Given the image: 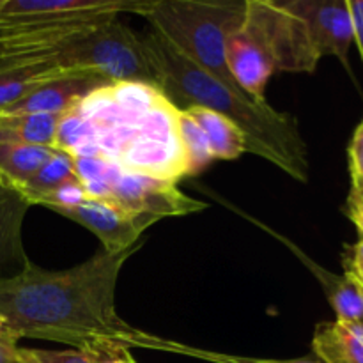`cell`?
Masks as SVG:
<instances>
[{
  "label": "cell",
  "instance_id": "6da1fadb",
  "mask_svg": "<svg viewBox=\"0 0 363 363\" xmlns=\"http://www.w3.org/2000/svg\"><path fill=\"white\" fill-rule=\"evenodd\" d=\"M140 247L123 252L99 248L69 269H45L28 262L18 275L2 279L4 332L16 340H53L82 351L121 346L169 353L172 340L135 328L117 314L121 268Z\"/></svg>",
  "mask_w": 363,
  "mask_h": 363
},
{
  "label": "cell",
  "instance_id": "7a4b0ae2",
  "mask_svg": "<svg viewBox=\"0 0 363 363\" xmlns=\"http://www.w3.org/2000/svg\"><path fill=\"white\" fill-rule=\"evenodd\" d=\"M179 112L155 85L116 82L60 117L53 149L177 183L188 176Z\"/></svg>",
  "mask_w": 363,
  "mask_h": 363
},
{
  "label": "cell",
  "instance_id": "3957f363",
  "mask_svg": "<svg viewBox=\"0 0 363 363\" xmlns=\"http://www.w3.org/2000/svg\"><path fill=\"white\" fill-rule=\"evenodd\" d=\"M160 91L177 108L202 106L233 121L247 138V152L279 167L300 183L311 177L308 147L296 117L275 110L268 103H255L201 69L174 50L158 32L140 35Z\"/></svg>",
  "mask_w": 363,
  "mask_h": 363
},
{
  "label": "cell",
  "instance_id": "277c9868",
  "mask_svg": "<svg viewBox=\"0 0 363 363\" xmlns=\"http://www.w3.org/2000/svg\"><path fill=\"white\" fill-rule=\"evenodd\" d=\"M227 66L238 87L266 101V85L277 71L314 73L321 60L307 27L277 0H247L243 23L227 39Z\"/></svg>",
  "mask_w": 363,
  "mask_h": 363
},
{
  "label": "cell",
  "instance_id": "5b68a950",
  "mask_svg": "<svg viewBox=\"0 0 363 363\" xmlns=\"http://www.w3.org/2000/svg\"><path fill=\"white\" fill-rule=\"evenodd\" d=\"M245 13L247 2L152 0L140 16L181 55L243 92L227 66L225 46L227 39L243 23Z\"/></svg>",
  "mask_w": 363,
  "mask_h": 363
},
{
  "label": "cell",
  "instance_id": "8992f818",
  "mask_svg": "<svg viewBox=\"0 0 363 363\" xmlns=\"http://www.w3.org/2000/svg\"><path fill=\"white\" fill-rule=\"evenodd\" d=\"M74 170L89 199L108 202L131 215L160 222L208 209L206 202L183 194L176 181L126 172L101 158H74Z\"/></svg>",
  "mask_w": 363,
  "mask_h": 363
},
{
  "label": "cell",
  "instance_id": "52a82bcc",
  "mask_svg": "<svg viewBox=\"0 0 363 363\" xmlns=\"http://www.w3.org/2000/svg\"><path fill=\"white\" fill-rule=\"evenodd\" d=\"M59 64L67 69L99 74L110 82L158 87L140 35L117 18L103 21L64 46L59 52Z\"/></svg>",
  "mask_w": 363,
  "mask_h": 363
},
{
  "label": "cell",
  "instance_id": "ba28073f",
  "mask_svg": "<svg viewBox=\"0 0 363 363\" xmlns=\"http://www.w3.org/2000/svg\"><path fill=\"white\" fill-rule=\"evenodd\" d=\"M307 27L319 57H337L350 69L353 20L347 0H287L279 2Z\"/></svg>",
  "mask_w": 363,
  "mask_h": 363
},
{
  "label": "cell",
  "instance_id": "9c48e42d",
  "mask_svg": "<svg viewBox=\"0 0 363 363\" xmlns=\"http://www.w3.org/2000/svg\"><path fill=\"white\" fill-rule=\"evenodd\" d=\"M53 213L66 216L91 230L101 241V248L106 252H123L142 243V233L158 222L147 216L131 215L96 199H85L80 204L55 209Z\"/></svg>",
  "mask_w": 363,
  "mask_h": 363
},
{
  "label": "cell",
  "instance_id": "30bf717a",
  "mask_svg": "<svg viewBox=\"0 0 363 363\" xmlns=\"http://www.w3.org/2000/svg\"><path fill=\"white\" fill-rule=\"evenodd\" d=\"M110 84H116V82H110L99 74L87 73V71H74V73L57 78V80L35 89L4 112L64 116L71 108H74L78 103L84 101L87 96H91L92 92L99 91Z\"/></svg>",
  "mask_w": 363,
  "mask_h": 363
},
{
  "label": "cell",
  "instance_id": "8fae6325",
  "mask_svg": "<svg viewBox=\"0 0 363 363\" xmlns=\"http://www.w3.org/2000/svg\"><path fill=\"white\" fill-rule=\"evenodd\" d=\"M250 222H254L255 225H259L261 229L268 230L272 236H275L277 240L282 241L301 262L308 268V272L315 277L319 284H321L323 291H325L326 298H328L330 305H332L333 312H335L337 319L335 321L344 323V325H362L363 323V293L354 286L353 282L346 279L344 275H337V273H332L330 269L319 266L314 259L308 257L300 247L293 243L291 240L284 238L282 234L275 233L272 227L264 225L259 220L252 218V216H247Z\"/></svg>",
  "mask_w": 363,
  "mask_h": 363
},
{
  "label": "cell",
  "instance_id": "7c38bea8",
  "mask_svg": "<svg viewBox=\"0 0 363 363\" xmlns=\"http://www.w3.org/2000/svg\"><path fill=\"white\" fill-rule=\"evenodd\" d=\"M149 2L138 0H0L4 16H74V14H142Z\"/></svg>",
  "mask_w": 363,
  "mask_h": 363
},
{
  "label": "cell",
  "instance_id": "4fadbf2b",
  "mask_svg": "<svg viewBox=\"0 0 363 363\" xmlns=\"http://www.w3.org/2000/svg\"><path fill=\"white\" fill-rule=\"evenodd\" d=\"M28 208L18 191L0 184V280L18 275L30 262L21 240Z\"/></svg>",
  "mask_w": 363,
  "mask_h": 363
},
{
  "label": "cell",
  "instance_id": "5bb4252c",
  "mask_svg": "<svg viewBox=\"0 0 363 363\" xmlns=\"http://www.w3.org/2000/svg\"><path fill=\"white\" fill-rule=\"evenodd\" d=\"M184 112L201 126L211 149L213 160L230 162L247 152V138L233 121L202 106H188Z\"/></svg>",
  "mask_w": 363,
  "mask_h": 363
},
{
  "label": "cell",
  "instance_id": "9a60e30c",
  "mask_svg": "<svg viewBox=\"0 0 363 363\" xmlns=\"http://www.w3.org/2000/svg\"><path fill=\"white\" fill-rule=\"evenodd\" d=\"M53 155V147L0 142V184L18 191Z\"/></svg>",
  "mask_w": 363,
  "mask_h": 363
},
{
  "label": "cell",
  "instance_id": "2e32d148",
  "mask_svg": "<svg viewBox=\"0 0 363 363\" xmlns=\"http://www.w3.org/2000/svg\"><path fill=\"white\" fill-rule=\"evenodd\" d=\"M312 351L323 363H363V337L344 323H319L312 337Z\"/></svg>",
  "mask_w": 363,
  "mask_h": 363
},
{
  "label": "cell",
  "instance_id": "e0dca14e",
  "mask_svg": "<svg viewBox=\"0 0 363 363\" xmlns=\"http://www.w3.org/2000/svg\"><path fill=\"white\" fill-rule=\"evenodd\" d=\"M60 117L62 116L0 112V142L53 147Z\"/></svg>",
  "mask_w": 363,
  "mask_h": 363
},
{
  "label": "cell",
  "instance_id": "ac0fdd59",
  "mask_svg": "<svg viewBox=\"0 0 363 363\" xmlns=\"http://www.w3.org/2000/svg\"><path fill=\"white\" fill-rule=\"evenodd\" d=\"M77 69H67L59 64V53L48 62L38 64V66L25 67V69H14L0 73V112L7 110L30 94L35 89L50 84V82L62 78L66 74L74 73Z\"/></svg>",
  "mask_w": 363,
  "mask_h": 363
},
{
  "label": "cell",
  "instance_id": "d6986e66",
  "mask_svg": "<svg viewBox=\"0 0 363 363\" xmlns=\"http://www.w3.org/2000/svg\"><path fill=\"white\" fill-rule=\"evenodd\" d=\"M73 181H78L77 170H74V156H71L69 152L57 151L55 149V155L39 169V172L23 188L18 190V194L28 204L34 206V202L41 195L48 194V191L55 190V188L62 186V184L73 183Z\"/></svg>",
  "mask_w": 363,
  "mask_h": 363
},
{
  "label": "cell",
  "instance_id": "ffe728a7",
  "mask_svg": "<svg viewBox=\"0 0 363 363\" xmlns=\"http://www.w3.org/2000/svg\"><path fill=\"white\" fill-rule=\"evenodd\" d=\"M179 137L181 144H183L184 155H186V165H188V176L201 172L202 169L213 162L211 149H209L206 135L202 133L201 126L188 116L184 110L179 112Z\"/></svg>",
  "mask_w": 363,
  "mask_h": 363
},
{
  "label": "cell",
  "instance_id": "44dd1931",
  "mask_svg": "<svg viewBox=\"0 0 363 363\" xmlns=\"http://www.w3.org/2000/svg\"><path fill=\"white\" fill-rule=\"evenodd\" d=\"M169 353L172 354H183V357L199 358V360L211 362V363H323L314 354L311 357L301 358H291V360H279V358H254V357H243V354H227V353H215V351H204L199 347L186 346L172 340Z\"/></svg>",
  "mask_w": 363,
  "mask_h": 363
},
{
  "label": "cell",
  "instance_id": "7402d4cb",
  "mask_svg": "<svg viewBox=\"0 0 363 363\" xmlns=\"http://www.w3.org/2000/svg\"><path fill=\"white\" fill-rule=\"evenodd\" d=\"M18 363H91V353L82 350L48 351L18 347Z\"/></svg>",
  "mask_w": 363,
  "mask_h": 363
},
{
  "label": "cell",
  "instance_id": "603a6c76",
  "mask_svg": "<svg viewBox=\"0 0 363 363\" xmlns=\"http://www.w3.org/2000/svg\"><path fill=\"white\" fill-rule=\"evenodd\" d=\"M85 199H89L87 191H85L84 184L80 183V179H78V181H73V183L62 184V186L41 195V197L34 202V206H45V208L55 211V209L71 208V206L80 204V202H84Z\"/></svg>",
  "mask_w": 363,
  "mask_h": 363
},
{
  "label": "cell",
  "instance_id": "cb8c5ba5",
  "mask_svg": "<svg viewBox=\"0 0 363 363\" xmlns=\"http://www.w3.org/2000/svg\"><path fill=\"white\" fill-rule=\"evenodd\" d=\"M347 156H350L351 176V191L347 201H353L363 195V121L354 130L350 147H347Z\"/></svg>",
  "mask_w": 363,
  "mask_h": 363
},
{
  "label": "cell",
  "instance_id": "d4e9b609",
  "mask_svg": "<svg viewBox=\"0 0 363 363\" xmlns=\"http://www.w3.org/2000/svg\"><path fill=\"white\" fill-rule=\"evenodd\" d=\"M344 277L363 293V238L353 245H346L342 250Z\"/></svg>",
  "mask_w": 363,
  "mask_h": 363
},
{
  "label": "cell",
  "instance_id": "484cf974",
  "mask_svg": "<svg viewBox=\"0 0 363 363\" xmlns=\"http://www.w3.org/2000/svg\"><path fill=\"white\" fill-rule=\"evenodd\" d=\"M89 353H91V363H137L130 354V350L121 346L99 347Z\"/></svg>",
  "mask_w": 363,
  "mask_h": 363
},
{
  "label": "cell",
  "instance_id": "4316f807",
  "mask_svg": "<svg viewBox=\"0 0 363 363\" xmlns=\"http://www.w3.org/2000/svg\"><path fill=\"white\" fill-rule=\"evenodd\" d=\"M347 2H350L351 20H353V43L358 46L363 62V0H347Z\"/></svg>",
  "mask_w": 363,
  "mask_h": 363
},
{
  "label": "cell",
  "instance_id": "83f0119b",
  "mask_svg": "<svg viewBox=\"0 0 363 363\" xmlns=\"http://www.w3.org/2000/svg\"><path fill=\"white\" fill-rule=\"evenodd\" d=\"M0 363H18V340L0 332Z\"/></svg>",
  "mask_w": 363,
  "mask_h": 363
},
{
  "label": "cell",
  "instance_id": "f1b7e54d",
  "mask_svg": "<svg viewBox=\"0 0 363 363\" xmlns=\"http://www.w3.org/2000/svg\"><path fill=\"white\" fill-rule=\"evenodd\" d=\"M346 213L350 216L351 222L357 225L358 233L363 238V195L358 199H353V201H347Z\"/></svg>",
  "mask_w": 363,
  "mask_h": 363
},
{
  "label": "cell",
  "instance_id": "f546056e",
  "mask_svg": "<svg viewBox=\"0 0 363 363\" xmlns=\"http://www.w3.org/2000/svg\"><path fill=\"white\" fill-rule=\"evenodd\" d=\"M0 332H4V318L0 315Z\"/></svg>",
  "mask_w": 363,
  "mask_h": 363
}]
</instances>
